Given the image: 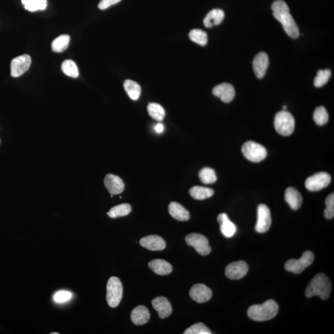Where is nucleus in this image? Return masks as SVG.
Instances as JSON below:
<instances>
[{"instance_id": "obj_6", "label": "nucleus", "mask_w": 334, "mask_h": 334, "mask_svg": "<svg viewBox=\"0 0 334 334\" xmlns=\"http://www.w3.org/2000/svg\"><path fill=\"white\" fill-rule=\"evenodd\" d=\"M242 153L248 161L260 162L266 159L267 150L260 144L254 141L246 142L242 146Z\"/></svg>"}, {"instance_id": "obj_20", "label": "nucleus", "mask_w": 334, "mask_h": 334, "mask_svg": "<svg viewBox=\"0 0 334 334\" xmlns=\"http://www.w3.org/2000/svg\"><path fill=\"white\" fill-rule=\"evenodd\" d=\"M131 318L135 325H144L150 321V313L145 306H138L132 311Z\"/></svg>"}, {"instance_id": "obj_5", "label": "nucleus", "mask_w": 334, "mask_h": 334, "mask_svg": "<svg viewBox=\"0 0 334 334\" xmlns=\"http://www.w3.org/2000/svg\"><path fill=\"white\" fill-rule=\"evenodd\" d=\"M107 301L112 308L117 307L123 297V285L117 277H112L108 281L107 285Z\"/></svg>"}, {"instance_id": "obj_39", "label": "nucleus", "mask_w": 334, "mask_h": 334, "mask_svg": "<svg viewBox=\"0 0 334 334\" xmlns=\"http://www.w3.org/2000/svg\"><path fill=\"white\" fill-rule=\"evenodd\" d=\"M121 0H101L98 5L99 9L104 10L115 4H118Z\"/></svg>"}, {"instance_id": "obj_26", "label": "nucleus", "mask_w": 334, "mask_h": 334, "mask_svg": "<svg viewBox=\"0 0 334 334\" xmlns=\"http://www.w3.org/2000/svg\"><path fill=\"white\" fill-rule=\"evenodd\" d=\"M124 88L132 100L137 101L139 99L141 93V88L137 82L131 81V80H126L124 82Z\"/></svg>"}, {"instance_id": "obj_12", "label": "nucleus", "mask_w": 334, "mask_h": 334, "mask_svg": "<svg viewBox=\"0 0 334 334\" xmlns=\"http://www.w3.org/2000/svg\"><path fill=\"white\" fill-rule=\"evenodd\" d=\"M248 272V266L245 261L233 262L225 269V275L231 280H239L244 277Z\"/></svg>"}, {"instance_id": "obj_22", "label": "nucleus", "mask_w": 334, "mask_h": 334, "mask_svg": "<svg viewBox=\"0 0 334 334\" xmlns=\"http://www.w3.org/2000/svg\"><path fill=\"white\" fill-rule=\"evenodd\" d=\"M168 211L174 219L179 221H187L190 219L188 211L181 206L180 204L172 202L168 206Z\"/></svg>"}, {"instance_id": "obj_38", "label": "nucleus", "mask_w": 334, "mask_h": 334, "mask_svg": "<svg viewBox=\"0 0 334 334\" xmlns=\"http://www.w3.org/2000/svg\"><path fill=\"white\" fill-rule=\"evenodd\" d=\"M72 297V294L68 291H59L54 295V300L55 302L62 303L68 302Z\"/></svg>"}, {"instance_id": "obj_36", "label": "nucleus", "mask_w": 334, "mask_h": 334, "mask_svg": "<svg viewBox=\"0 0 334 334\" xmlns=\"http://www.w3.org/2000/svg\"><path fill=\"white\" fill-rule=\"evenodd\" d=\"M184 334H211V331L202 322L197 323L187 328Z\"/></svg>"}, {"instance_id": "obj_17", "label": "nucleus", "mask_w": 334, "mask_h": 334, "mask_svg": "<svg viewBox=\"0 0 334 334\" xmlns=\"http://www.w3.org/2000/svg\"><path fill=\"white\" fill-rule=\"evenodd\" d=\"M154 310L158 312L160 318L164 319L170 316L172 307L169 301L164 297H159L152 301Z\"/></svg>"}, {"instance_id": "obj_30", "label": "nucleus", "mask_w": 334, "mask_h": 334, "mask_svg": "<svg viewBox=\"0 0 334 334\" xmlns=\"http://www.w3.org/2000/svg\"><path fill=\"white\" fill-rule=\"evenodd\" d=\"M149 114L153 119L162 121L164 119L165 112L161 105L157 103H150L148 106Z\"/></svg>"}, {"instance_id": "obj_34", "label": "nucleus", "mask_w": 334, "mask_h": 334, "mask_svg": "<svg viewBox=\"0 0 334 334\" xmlns=\"http://www.w3.org/2000/svg\"><path fill=\"white\" fill-rule=\"evenodd\" d=\"M331 71L326 69V70H320L317 72V75L314 80V86L316 87H321L323 85L326 84L328 80L331 77Z\"/></svg>"}, {"instance_id": "obj_21", "label": "nucleus", "mask_w": 334, "mask_h": 334, "mask_svg": "<svg viewBox=\"0 0 334 334\" xmlns=\"http://www.w3.org/2000/svg\"><path fill=\"white\" fill-rule=\"evenodd\" d=\"M285 200L293 210L300 208L303 203V198L300 192L295 187H289L285 193Z\"/></svg>"}, {"instance_id": "obj_4", "label": "nucleus", "mask_w": 334, "mask_h": 334, "mask_svg": "<svg viewBox=\"0 0 334 334\" xmlns=\"http://www.w3.org/2000/svg\"><path fill=\"white\" fill-rule=\"evenodd\" d=\"M295 121L291 113L283 110L276 114L274 126L276 131L284 136H288L294 131Z\"/></svg>"}, {"instance_id": "obj_31", "label": "nucleus", "mask_w": 334, "mask_h": 334, "mask_svg": "<svg viewBox=\"0 0 334 334\" xmlns=\"http://www.w3.org/2000/svg\"><path fill=\"white\" fill-rule=\"evenodd\" d=\"M189 37L193 42L201 46H205L208 43V34L203 30L196 29L191 30L189 34Z\"/></svg>"}, {"instance_id": "obj_18", "label": "nucleus", "mask_w": 334, "mask_h": 334, "mask_svg": "<svg viewBox=\"0 0 334 334\" xmlns=\"http://www.w3.org/2000/svg\"><path fill=\"white\" fill-rule=\"evenodd\" d=\"M140 245L150 251H162L166 247L164 240L157 235L144 237L140 240Z\"/></svg>"}, {"instance_id": "obj_25", "label": "nucleus", "mask_w": 334, "mask_h": 334, "mask_svg": "<svg viewBox=\"0 0 334 334\" xmlns=\"http://www.w3.org/2000/svg\"><path fill=\"white\" fill-rule=\"evenodd\" d=\"M189 194L193 198L197 200H204L212 197L214 190L208 187L195 186L189 190Z\"/></svg>"}, {"instance_id": "obj_8", "label": "nucleus", "mask_w": 334, "mask_h": 334, "mask_svg": "<svg viewBox=\"0 0 334 334\" xmlns=\"http://www.w3.org/2000/svg\"><path fill=\"white\" fill-rule=\"evenodd\" d=\"M187 245L195 248L202 256H207L211 252L212 248L209 245L208 240L203 234L192 233L185 238Z\"/></svg>"}, {"instance_id": "obj_10", "label": "nucleus", "mask_w": 334, "mask_h": 334, "mask_svg": "<svg viewBox=\"0 0 334 334\" xmlns=\"http://www.w3.org/2000/svg\"><path fill=\"white\" fill-rule=\"evenodd\" d=\"M271 223V214L268 207L265 204H260L258 208L256 231L260 233L267 232L269 230Z\"/></svg>"}, {"instance_id": "obj_27", "label": "nucleus", "mask_w": 334, "mask_h": 334, "mask_svg": "<svg viewBox=\"0 0 334 334\" xmlns=\"http://www.w3.org/2000/svg\"><path fill=\"white\" fill-rule=\"evenodd\" d=\"M70 42V35L67 34L61 35L52 42V51L57 52V53L64 52L68 47Z\"/></svg>"}, {"instance_id": "obj_33", "label": "nucleus", "mask_w": 334, "mask_h": 334, "mask_svg": "<svg viewBox=\"0 0 334 334\" xmlns=\"http://www.w3.org/2000/svg\"><path fill=\"white\" fill-rule=\"evenodd\" d=\"M62 70L66 76L71 78H76L79 76L78 66L71 60L64 61L62 65Z\"/></svg>"}, {"instance_id": "obj_11", "label": "nucleus", "mask_w": 334, "mask_h": 334, "mask_svg": "<svg viewBox=\"0 0 334 334\" xmlns=\"http://www.w3.org/2000/svg\"><path fill=\"white\" fill-rule=\"evenodd\" d=\"M31 62V58L27 54L15 58L11 62V76L18 78L23 75L29 70Z\"/></svg>"}, {"instance_id": "obj_3", "label": "nucleus", "mask_w": 334, "mask_h": 334, "mask_svg": "<svg viewBox=\"0 0 334 334\" xmlns=\"http://www.w3.org/2000/svg\"><path fill=\"white\" fill-rule=\"evenodd\" d=\"M278 311V306L275 301L269 300L262 305L250 306L248 310L250 318L256 321H266L274 318Z\"/></svg>"}, {"instance_id": "obj_40", "label": "nucleus", "mask_w": 334, "mask_h": 334, "mask_svg": "<svg viewBox=\"0 0 334 334\" xmlns=\"http://www.w3.org/2000/svg\"><path fill=\"white\" fill-rule=\"evenodd\" d=\"M156 131L159 133H161L162 132L164 131V126L161 123L157 124L155 127Z\"/></svg>"}, {"instance_id": "obj_41", "label": "nucleus", "mask_w": 334, "mask_h": 334, "mask_svg": "<svg viewBox=\"0 0 334 334\" xmlns=\"http://www.w3.org/2000/svg\"><path fill=\"white\" fill-rule=\"evenodd\" d=\"M286 109H287V107L285 106H283V110H285Z\"/></svg>"}, {"instance_id": "obj_13", "label": "nucleus", "mask_w": 334, "mask_h": 334, "mask_svg": "<svg viewBox=\"0 0 334 334\" xmlns=\"http://www.w3.org/2000/svg\"><path fill=\"white\" fill-rule=\"evenodd\" d=\"M189 295L195 302L203 303L208 302L211 299L212 292L209 287L204 284L199 283L192 287Z\"/></svg>"}, {"instance_id": "obj_9", "label": "nucleus", "mask_w": 334, "mask_h": 334, "mask_svg": "<svg viewBox=\"0 0 334 334\" xmlns=\"http://www.w3.org/2000/svg\"><path fill=\"white\" fill-rule=\"evenodd\" d=\"M331 181L329 174L319 172L310 176L305 182L306 189L310 192H318L328 186Z\"/></svg>"}, {"instance_id": "obj_7", "label": "nucleus", "mask_w": 334, "mask_h": 334, "mask_svg": "<svg viewBox=\"0 0 334 334\" xmlns=\"http://www.w3.org/2000/svg\"><path fill=\"white\" fill-rule=\"evenodd\" d=\"M314 256L310 251H305L299 259H291L286 262L285 268L287 271L294 273L295 274H301L304 270L313 264Z\"/></svg>"}, {"instance_id": "obj_37", "label": "nucleus", "mask_w": 334, "mask_h": 334, "mask_svg": "<svg viewBox=\"0 0 334 334\" xmlns=\"http://www.w3.org/2000/svg\"><path fill=\"white\" fill-rule=\"evenodd\" d=\"M325 208L324 212V217L327 219H332L334 217V194L332 193L325 199Z\"/></svg>"}, {"instance_id": "obj_28", "label": "nucleus", "mask_w": 334, "mask_h": 334, "mask_svg": "<svg viewBox=\"0 0 334 334\" xmlns=\"http://www.w3.org/2000/svg\"><path fill=\"white\" fill-rule=\"evenodd\" d=\"M22 4L25 9L30 12H37L38 10H44L47 7L46 0H22Z\"/></svg>"}, {"instance_id": "obj_23", "label": "nucleus", "mask_w": 334, "mask_h": 334, "mask_svg": "<svg viewBox=\"0 0 334 334\" xmlns=\"http://www.w3.org/2000/svg\"><path fill=\"white\" fill-rule=\"evenodd\" d=\"M225 18V13L222 10L214 9L209 12L204 19V25L208 28L217 26L222 23Z\"/></svg>"}, {"instance_id": "obj_14", "label": "nucleus", "mask_w": 334, "mask_h": 334, "mask_svg": "<svg viewBox=\"0 0 334 334\" xmlns=\"http://www.w3.org/2000/svg\"><path fill=\"white\" fill-rule=\"evenodd\" d=\"M269 64L268 55L264 52H259L256 55L253 62L254 71L257 78H263Z\"/></svg>"}, {"instance_id": "obj_24", "label": "nucleus", "mask_w": 334, "mask_h": 334, "mask_svg": "<svg viewBox=\"0 0 334 334\" xmlns=\"http://www.w3.org/2000/svg\"><path fill=\"white\" fill-rule=\"evenodd\" d=\"M149 267L156 274L161 275L170 274L172 272V266L163 259H154L149 263Z\"/></svg>"}, {"instance_id": "obj_29", "label": "nucleus", "mask_w": 334, "mask_h": 334, "mask_svg": "<svg viewBox=\"0 0 334 334\" xmlns=\"http://www.w3.org/2000/svg\"><path fill=\"white\" fill-rule=\"evenodd\" d=\"M131 212V206L129 204H120L110 209L107 215L111 218H118L126 216Z\"/></svg>"}, {"instance_id": "obj_32", "label": "nucleus", "mask_w": 334, "mask_h": 334, "mask_svg": "<svg viewBox=\"0 0 334 334\" xmlns=\"http://www.w3.org/2000/svg\"><path fill=\"white\" fill-rule=\"evenodd\" d=\"M199 176L202 183L206 184H213L216 182L217 179L214 170L209 167L203 168L199 173Z\"/></svg>"}, {"instance_id": "obj_1", "label": "nucleus", "mask_w": 334, "mask_h": 334, "mask_svg": "<svg viewBox=\"0 0 334 334\" xmlns=\"http://www.w3.org/2000/svg\"><path fill=\"white\" fill-rule=\"evenodd\" d=\"M273 15L279 21L284 30L290 37L297 38L300 36V30L293 18L288 5L283 0H277L272 5Z\"/></svg>"}, {"instance_id": "obj_35", "label": "nucleus", "mask_w": 334, "mask_h": 334, "mask_svg": "<svg viewBox=\"0 0 334 334\" xmlns=\"http://www.w3.org/2000/svg\"><path fill=\"white\" fill-rule=\"evenodd\" d=\"M313 119L317 125H324L327 123L328 115L325 107L320 106L316 108L314 112Z\"/></svg>"}, {"instance_id": "obj_43", "label": "nucleus", "mask_w": 334, "mask_h": 334, "mask_svg": "<svg viewBox=\"0 0 334 334\" xmlns=\"http://www.w3.org/2000/svg\"><path fill=\"white\" fill-rule=\"evenodd\" d=\"M0 142H1V140H0Z\"/></svg>"}, {"instance_id": "obj_16", "label": "nucleus", "mask_w": 334, "mask_h": 334, "mask_svg": "<svg viewBox=\"0 0 334 334\" xmlns=\"http://www.w3.org/2000/svg\"><path fill=\"white\" fill-rule=\"evenodd\" d=\"M108 191L112 195H119L125 189V183L119 176L109 174L104 179Z\"/></svg>"}, {"instance_id": "obj_42", "label": "nucleus", "mask_w": 334, "mask_h": 334, "mask_svg": "<svg viewBox=\"0 0 334 334\" xmlns=\"http://www.w3.org/2000/svg\"><path fill=\"white\" fill-rule=\"evenodd\" d=\"M51 334H59L58 332H52Z\"/></svg>"}, {"instance_id": "obj_2", "label": "nucleus", "mask_w": 334, "mask_h": 334, "mask_svg": "<svg viewBox=\"0 0 334 334\" xmlns=\"http://www.w3.org/2000/svg\"><path fill=\"white\" fill-rule=\"evenodd\" d=\"M331 282L326 275L319 273L312 279L305 291L308 298L319 296L322 300H327L331 292Z\"/></svg>"}, {"instance_id": "obj_19", "label": "nucleus", "mask_w": 334, "mask_h": 334, "mask_svg": "<svg viewBox=\"0 0 334 334\" xmlns=\"http://www.w3.org/2000/svg\"><path fill=\"white\" fill-rule=\"evenodd\" d=\"M221 233L226 238H231L236 232V227L229 219L227 214H220L217 217Z\"/></svg>"}, {"instance_id": "obj_15", "label": "nucleus", "mask_w": 334, "mask_h": 334, "mask_svg": "<svg viewBox=\"0 0 334 334\" xmlns=\"http://www.w3.org/2000/svg\"><path fill=\"white\" fill-rule=\"evenodd\" d=\"M212 93L225 103H230L235 97V90L234 87L227 82H223L215 86L212 90Z\"/></svg>"}]
</instances>
